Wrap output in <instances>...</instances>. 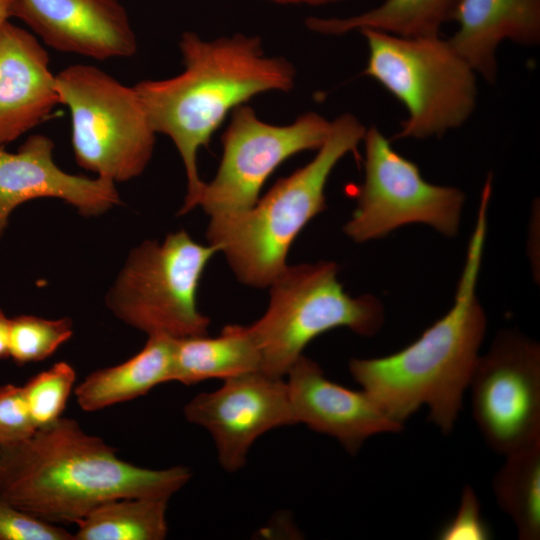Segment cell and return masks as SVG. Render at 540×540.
I'll return each instance as SVG.
<instances>
[{
    "label": "cell",
    "mask_w": 540,
    "mask_h": 540,
    "mask_svg": "<svg viewBox=\"0 0 540 540\" xmlns=\"http://www.w3.org/2000/svg\"><path fill=\"white\" fill-rule=\"evenodd\" d=\"M191 478L187 467L148 469L60 417L29 437L0 445V498L50 523H77L118 498L170 499Z\"/></svg>",
    "instance_id": "1"
},
{
    "label": "cell",
    "mask_w": 540,
    "mask_h": 540,
    "mask_svg": "<svg viewBox=\"0 0 540 540\" xmlns=\"http://www.w3.org/2000/svg\"><path fill=\"white\" fill-rule=\"evenodd\" d=\"M366 130L355 115L338 116L309 163L277 181L252 207L210 217L208 242L224 253L240 282L265 288L288 266L295 238L326 208L324 191L333 169L356 150Z\"/></svg>",
    "instance_id": "4"
},
{
    "label": "cell",
    "mask_w": 540,
    "mask_h": 540,
    "mask_svg": "<svg viewBox=\"0 0 540 540\" xmlns=\"http://www.w3.org/2000/svg\"><path fill=\"white\" fill-rule=\"evenodd\" d=\"M363 142L364 179L345 234L363 243L420 223L454 237L465 202L463 191L426 181L418 166L395 151L376 126L366 130Z\"/></svg>",
    "instance_id": "9"
},
{
    "label": "cell",
    "mask_w": 540,
    "mask_h": 540,
    "mask_svg": "<svg viewBox=\"0 0 540 540\" xmlns=\"http://www.w3.org/2000/svg\"><path fill=\"white\" fill-rule=\"evenodd\" d=\"M498 506L513 521L520 540L540 538V440L505 456L493 478Z\"/></svg>",
    "instance_id": "22"
},
{
    "label": "cell",
    "mask_w": 540,
    "mask_h": 540,
    "mask_svg": "<svg viewBox=\"0 0 540 540\" xmlns=\"http://www.w3.org/2000/svg\"><path fill=\"white\" fill-rule=\"evenodd\" d=\"M451 20L458 29L448 41L490 84L496 82L502 41L524 46L540 41V0H458Z\"/></svg>",
    "instance_id": "17"
},
{
    "label": "cell",
    "mask_w": 540,
    "mask_h": 540,
    "mask_svg": "<svg viewBox=\"0 0 540 540\" xmlns=\"http://www.w3.org/2000/svg\"><path fill=\"white\" fill-rule=\"evenodd\" d=\"M75 380L74 368L69 363L61 361L36 374L22 386L37 428L62 417Z\"/></svg>",
    "instance_id": "24"
},
{
    "label": "cell",
    "mask_w": 540,
    "mask_h": 540,
    "mask_svg": "<svg viewBox=\"0 0 540 540\" xmlns=\"http://www.w3.org/2000/svg\"><path fill=\"white\" fill-rule=\"evenodd\" d=\"M213 245L181 230L162 243L145 241L130 254L107 297L111 311L150 335L174 339L207 334L210 319L199 312L196 294Z\"/></svg>",
    "instance_id": "8"
},
{
    "label": "cell",
    "mask_w": 540,
    "mask_h": 540,
    "mask_svg": "<svg viewBox=\"0 0 540 540\" xmlns=\"http://www.w3.org/2000/svg\"><path fill=\"white\" fill-rule=\"evenodd\" d=\"M0 540H74V534L0 498Z\"/></svg>",
    "instance_id": "25"
},
{
    "label": "cell",
    "mask_w": 540,
    "mask_h": 540,
    "mask_svg": "<svg viewBox=\"0 0 540 540\" xmlns=\"http://www.w3.org/2000/svg\"><path fill=\"white\" fill-rule=\"evenodd\" d=\"M174 338L150 335L141 351L125 362L98 369L75 388L80 408L94 412L145 395L172 381Z\"/></svg>",
    "instance_id": "18"
},
{
    "label": "cell",
    "mask_w": 540,
    "mask_h": 540,
    "mask_svg": "<svg viewBox=\"0 0 540 540\" xmlns=\"http://www.w3.org/2000/svg\"><path fill=\"white\" fill-rule=\"evenodd\" d=\"M473 419L487 445L508 455L540 440V346L503 330L480 355L469 386Z\"/></svg>",
    "instance_id": "11"
},
{
    "label": "cell",
    "mask_w": 540,
    "mask_h": 540,
    "mask_svg": "<svg viewBox=\"0 0 540 540\" xmlns=\"http://www.w3.org/2000/svg\"><path fill=\"white\" fill-rule=\"evenodd\" d=\"M440 540H487L491 531L481 512V504L475 490L465 485L455 515L440 529Z\"/></svg>",
    "instance_id": "27"
},
{
    "label": "cell",
    "mask_w": 540,
    "mask_h": 540,
    "mask_svg": "<svg viewBox=\"0 0 540 540\" xmlns=\"http://www.w3.org/2000/svg\"><path fill=\"white\" fill-rule=\"evenodd\" d=\"M330 128L331 121L316 112L302 114L291 124L273 125L250 106H238L221 137L218 171L204 183L197 206L210 217L252 207L274 170L299 152L318 149Z\"/></svg>",
    "instance_id": "10"
},
{
    "label": "cell",
    "mask_w": 540,
    "mask_h": 540,
    "mask_svg": "<svg viewBox=\"0 0 540 540\" xmlns=\"http://www.w3.org/2000/svg\"><path fill=\"white\" fill-rule=\"evenodd\" d=\"M49 55L9 20L0 26V146L42 123L59 103Z\"/></svg>",
    "instance_id": "16"
},
{
    "label": "cell",
    "mask_w": 540,
    "mask_h": 540,
    "mask_svg": "<svg viewBox=\"0 0 540 540\" xmlns=\"http://www.w3.org/2000/svg\"><path fill=\"white\" fill-rule=\"evenodd\" d=\"M11 17L59 52L104 61L132 57L138 49L120 0H12Z\"/></svg>",
    "instance_id": "13"
},
{
    "label": "cell",
    "mask_w": 540,
    "mask_h": 540,
    "mask_svg": "<svg viewBox=\"0 0 540 540\" xmlns=\"http://www.w3.org/2000/svg\"><path fill=\"white\" fill-rule=\"evenodd\" d=\"M184 70L171 78L143 80L133 87L155 133L168 136L183 161L187 194L180 214L197 206L205 182L197 155L225 117L252 97L286 92L296 71L284 57L267 56L261 38L236 34L203 40L184 32L179 41Z\"/></svg>",
    "instance_id": "2"
},
{
    "label": "cell",
    "mask_w": 540,
    "mask_h": 540,
    "mask_svg": "<svg viewBox=\"0 0 540 540\" xmlns=\"http://www.w3.org/2000/svg\"><path fill=\"white\" fill-rule=\"evenodd\" d=\"M59 103L71 115L77 164L124 182L139 176L154 150L155 131L134 89L100 68L74 64L55 75Z\"/></svg>",
    "instance_id": "7"
},
{
    "label": "cell",
    "mask_w": 540,
    "mask_h": 540,
    "mask_svg": "<svg viewBox=\"0 0 540 540\" xmlns=\"http://www.w3.org/2000/svg\"><path fill=\"white\" fill-rule=\"evenodd\" d=\"M37 429L30 414L23 387L11 383L0 386V445L32 435Z\"/></svg>",
    "instance_id": "26"
},
{
    "label": "cell",
    "mask_w": 540,
    "mask_h": 540,
    "mask_svg": "<svg viewBox=\"0 0 540 540\" xmlns=\"http://www.w3.org/2000/svg\"><path fill=\"white\" fill-rule=\"evenodd\" d=\"M261 359L249 326L227 325L207 334L174 339L172 381L193 385L260 371Z\"/></svg>",
    "instance_id": "19"
},
{
    "label": "cell",
    "mask_w": 540,
    "mask_h": 540,
    "mask_svg": "<svg viewBox=\"0 0 540 540\" xmlns=\"http://www.w3.org/2000/svg\"><path fill=\"white\" fill-rule=\"evenodd\" d=\"M286 375L297 424L335 438L352 455L374 435L403 430V426L388 418L365 391L351 390L330 381L321 367L304 355Z\"/></svg>",
    "instance_id": "15"
},
{
    "label": "cell",
    "mask_w": 540,
    "mask_h": 540,
    "mask_svg": "<svg viewBox=\"0 0 540 540\" xmlns=\"http://www.w3.org/2000/svg\"><path fill=\"white\" fill-rule=\"evenodd\" d=\"M183 411L187 421L211 434L219 463L228 472L245 465L261 435L297 424L287 383L261 371L225 379L219 389L193 397Z\"/></svg>",
    "instance_id": "12"
},
{
    "label": "cell",
    "mask_w": 540,
    "mask_h": 540,
    "mask_svg": "<svg viewBox=\"0 0 540 540\" xmlns=\"http://www.w3.org/2000/svg\"><path fill=\"white\" fill-rule=\"evenodd\" d=\"M10 319L0 310V359L9 357Z\"/></svg>",
    "instance_id": "28"
},
{
    "label": "cell",
    "mask_w": 540,
    "mask_h": 540,
    "mask_svg": "<svg viewBox=\"0 0 540 540\" xmlns=\"http://www.w3.org/2000/svg\"><path fill=\"white\" fill-rule=\"evenodd\" d=\"M458 0H385L382 4L347 18L309 17L308 29L323 35H342L350 31L376 29L404 37L440 35L442 26L452 19Z\"/></svg>",
    "instance_id": "20"
},
{
    "label": "cell",
    "mask_w": 540,
    "mask_h": 540,
    "mask_svg": "<svg viewBox=\"0 0 540 540\" xmlns=\"http://www.w3.org/2000/svg\"><path fill=\"white\" fill-rule=\"evenodd\" d=\"M68 318L44 319L21 315L10 319L9 357L18 364L42 361L72 336Z\"/></svg>",
    "instance_id": "23"
},
{
    "label": "cell",
    "mask_w": 540,
    "mask_h": 540,
    "mask_svg": "<svg viewBox=\"0 0 540 540\" xmlns=\"http://www.w3.org/2000/svg\"><path fill=\"white\" fill-rule=\"evenodd\" d=\"M278 4H307V5H324L335 3L342 0H269Z\"/></svg>",
    "instance_id": "29"
},
{
    "label": "cell",
    "mask_w": 540,
    "mask_h": 540,
    "mask_svg": "<svg viewBox=\"0 0 540 540\" xmlns=\"http://www.w3.org/2000/svg\"><path fill=\"white\" fill-rule=\"evenodd\" d=\"M334 262L287 266L269 285L264 315L249 326L258 348L260 371L283 378L317 336L339 327L371 337L384 324V308L374 296L352 297L338 281Z\"/></svg>",
    "instance_id": "6"
},
{
    "label": "cell",
    "mask_w": 540,
    "mask_h": 540,
    "mask_svg": "<svg viewBox=\"0 0 540 540\" xmlns=\"http://www.w3.org/2000/svg\"><path fill=\"white\" fill-rule=\"evenodd\" d=\"M54 142L33 134L16 153L0 146V237L12 211L37 198H58L85 216L99 215L120 202L115 182L61 170L53 160Z\"/></svg>",
    "instance_id": "14"
},
{
    "label": "cell",
    "mask_w": 540,
    "mask_h": 540,
    "mask_svg": "<svg viewBox=\"0 0 540 540\" xmlns=\"http://www.w3.org/2000/svg\"><path fill=\"white\" fill-rule=\"evenodd\" d=\"M368 47L363 74L405 107L394 139L440 137L462 126L477 102V74L440 35L404 37L359 31Z\"/></svg>",
    "instance_id": "5"
},
{
    "label": "cell",
    "mask_w": 540,
    "mask_h": 540,
    "mask_svg": "<svg viewBox=\"0 0 540 540\" xmlns=\"http://www.w3.org/2000/svg\"><path fill=\"white\" fill-rule=\"evenodd\" d=\"M168 499L125 497L107 501L77 522L74 540H162Z\"/></svg>",
    "instance_id": "21"
},
{
    "label": "cell",
    "mask_w": 540,
    "mask_h": 540,
    "mask_svg": "<svg viewBox=\"0 0 540 540\" xmlns=\"http://www.w3.org/2000/svg\"><path fill=\"white\" fill-rule=\"evenodd\" d=\"M12 0H0V26L11 18Z\"/></svg>",
    "instance_id": "30"
},
{
    "label": "cell",
    "mask_w": 540,
    "mask_h": 540,
    "mask_svg": "<svg viewBox=\"0 0 540 540\" xmlns=\"http://www.w3.org/2000/svg\"><path fill=\"white\" fill-rule=\"evenodd\" d=\"M488 205L479 204L465 264L451 309L407 347L387 356L353 358L349 371L383 413L404 425L422 406L450 434L480 356L487 318L476 294Z\"/></svg>",
    "instance_id": "3"
}]
</instances>
